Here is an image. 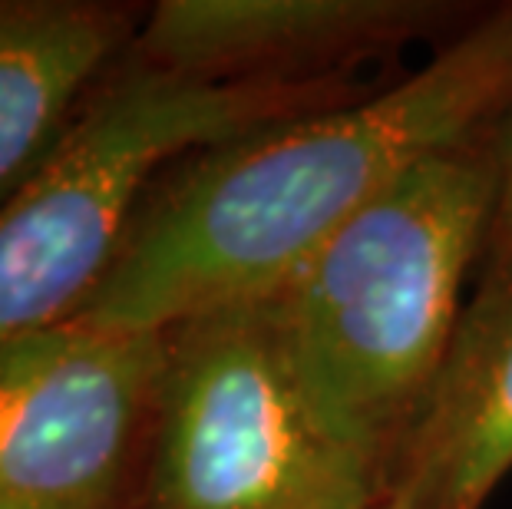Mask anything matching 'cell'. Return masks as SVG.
Returning <instances> with one entry per match:
<instances>
[{"label": "cell", "instance_id": "1", "mask_svg": "<svg viewBox=\"0 0 512 509\" xmlns=\"http://www.w3.org/2000/svg\"><path fill=\"white\" fill-rule=\"evenodd\" d=\"M512 106V4L384 93L185 156L146 192L110 272L67 324L166 331L268 295L413 166Z\"/></svg>", "mask_w": 512, "mask_h": 509}, {"label": "cell", "instance_id": "6", "mask_svg": "<svg viewBox=\"0 0 512 509\" xmlns=\"http://www.w3.org/2000/svg\"><path fill=\"white\" fill-rule=\"evenodd\" d=\"M453 10L430 0H162L126 53L209 83L337 80L437 30Z\"/></svg>", "mask_w": 512, "mask_h": 509}, {"label": "cell", "instance_id": "10", "mask_svg": "<svg viewBox=\"0 0 512 509\" xmlns=\"http://www.w3.org/2000/svg\"><path fill=\"white\" fill-rule=\"evenodd\" d=\"M374 509H410L403 500H397V496H384V500H380Z\"/></svg>", "mask_w": 512, "mask_h": 509}, {"label": "cell", "instance_id": "2", "mask_svg": "<svg viewBox=\"0 0 512 509\" xmlns=\"http://www.w3.org/2000/svg\"><path fill=\"white\" fill-rule=\"evenodd\" d=\"M496 189L499 123L413 166L252 301L321 424L387 490L460 324Z\"/></svg>", "mask_w": 512, "mask_h": 509}, {"label": "cell", "instance_id": "9", "mask_svg": "<svg viewBox=\"0 0 512 509\" xmlns=\"http://www.w3.org/2000/svg\"><path fill=\"white\" fill-rule=\"evenodd\" d=\"M483 255L489 268L512 265V106L499 123V189Z\"/></svg>", "mask_w": 512, "mask_h": 509}, {"label": "cell", "instance_id": "3", "mask_svg": "<svg viewBox=\"0 0 512 509\" xmlns=\"http://www.w3.org/2000/svg\"><path fill=\"white\" fill-rule=\"evenodd\" d=\"M354 100L361 93L347 77L209 83L123 53L53 156L0 205V351L76 318L110 272L159 169Z\"/></svg>", "mask_w": 512, "mask_h": 509}, {"label": "cell", "instance_id": "4", "mask_svg": "<svg viewBox=\"0 0 512 509\" xmlns=\"http://www.w3.org/2000/svg\"><path fill=\"white\" fill-rule=\"evenodd\" d=\"M139 509H374L387 480L321 424L252 301L166 328Z\"/></svg>", "mask_w": 512, "mask_h": 509}, {"label": "cell", "instance_id": "8", "mask_svg": "<svg viewBox=\"0 0 512 509\" xmlns=\"http://www.w3.org/2000/svg\"><path fill=\"white\" fill-rule=\"evenodd\" d=\"M136 14L86 0H0V205L53 156Z\"/></svg>", "mask_w": 512, "mask_h": 509}, {"label": "cell", "instance_id": "5", "mask_svg": "<svg viewBox=\"0 0 512 509\" xmlns=\"http://www.w3.org/2000/svg\"><path fill=\"white\" fill-rule=\"evenodd\" d=\"M166 331L57 324L0 351V509H139Z\"/></svg>", "mask_w": 512, "mask_h": 509}, {"label": "cell", "instance_id": "7", "mask_svg": "<svg viewBox=\"0 0 512 509\" xmlns=\"http://www.w3.org/2000/svg\"><path fill=\"white\" fill-rule=\"evenodd\" d=\"M512 470V265L486 268L413 417L387 496L479 509Z\"/></svg>", "mask_w": 512, "mask_h": 509}]
</instances>
